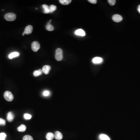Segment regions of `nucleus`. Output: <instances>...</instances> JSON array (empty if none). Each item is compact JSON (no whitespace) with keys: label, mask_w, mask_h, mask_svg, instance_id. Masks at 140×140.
Listing matches in <instances>:
<instances>
[{"label":"nucleus","mask_w":140,"mask_h":140,"mask_svg":"<svg viewBox=\"0 0 140 140\" xmlns=\"http://www.w3.org/2000/svg\"><path fill=\"white\" fill-rule=\"evenodd\" d=\"M4 96V99L7 101H8V102H11V101H12V100H13V95H12V92H9L8 91L5 92Z\"/></svg>","instance_id":"obj_3"},{"label":"nucleus","mask_w":140,"mask_h":140,"mask_svg":"<svg viewBox=\"0 0 140 140\" xmlns=\"http://www.w3.org/2000/svg\"><path fill=\"white\" fill-rule=\"evenodd\" d=\"M24 118L26 120H29L32 118V115L29 114H25L24 115Z\"/></svg>","instance_id":"obj_22"},{"label":"nucleus","mask_w":140,"mask_h":140,"mask_svg":"<svg viewBox=\"0 0 140 140\" xmlns=\"http://www.w3.org/2000/svg\"><path fill=\"white\" fill-rule=\"evenodd\" d=\"M22 35H23V36H24V35H25V34H24V33H23V34H22Z\"/></svg>","instance_id":"obj_29"},{"label":"nucleus","mask_w":140,"mask_h":140,"mask_svg":"<svg viewBox=\"0 0 140 140\" xmlns=\"http://www.w3.org/2000/svg\"><path fill=\"white\" fill-rule=\"evenodd\" d=\"M49 7H50V13H52L57 9V6L53 5H51Z\"/></svg>","instance_id":"obj_20"},{"label":"nucleus","mask_w":140,"mask_h":140,"mask_svg":"<svg viewBox=\"0 0 140 140\" xmlns=\"http://www.w3.org/2000/svg\"><path fill=\"white\" fill-rule=\"evenodd\" d=\"M42 95L44 97H48L50 95V92L49 91L46 90L43 92Z\"/></svg>","instance_id":"obj_21"},{"label":"nucleus","mask_w":140,"mask_h":140,"mask_svg":"<svg viewBox=\"0 0 140 140\" xmlns=\"http://www.w3.org/2000/svg\"><path fill=\"white\" fill-rule=\"evenodd\" d=\"M14 117H15L14 115L12 112H9L7 114V121L8 122H12V121L13 120Z\"/></svg>","instance_id":"obj_11"},{"label":"nucleus","mask_w":140,"mask_h":140,"mask_svg":"<svg viewBox=\"0 0 140 140\" xmlns=\"http://www.w3.org/2000/svg\"><path fill=\"white\" fill-rule=\"evenodd\" d=\"M108 2L111 6H113L115 4L116 0H108Z\"/></svg>","instance_id":"obj_25"},{"label":"nucleus","mask_w":140,"mask_h":140,"mask_svg":"<svg viewBox=\"0 0 140 140\" xmlns=\"http://www.w3.org/2000/svg\"><path fill=\"white\" fill-rule=\"evenodd\" d=\"M6 121L4 119H3L1 118H0V125H6Z\"/></svg>","instance_id":"obj_26"},{"label":"nucleus","mask_w":140,"mask_h":140,"mask_svg":"<svg viewBox=\"0 0 140 140\" xmlns=\"http://www.w3.org/2000/svg\"><path fill=\"white\" fill-rule=\"evenodd\" d=\"M42 6L44 9V13L48 14L50 13V7L44 4Z\"/></svg>","instance_id":"obj_13"},{"label":"nucleus","mask_w":140,"mask_h":140,"mask_svg":"<svg viewBox=\"0 0 140 140\" xmlns=\"http://www.w3.org/2000/svg\"><path fill=\"white\" fill-rule=\"evenodd\" d=\"M23 140H33L32 137L29 135H25L23 139Z\"/></svg>","instance_id":"obj_23"},{"label":"nucleus","mask_w":140,"mask_h":140,"mask_svg":"<svg viewBox=\"0 0 140 140\" xmlns=\"http://www.w3.org/2000/svg\"><path fill=\"white\" fill-rule=\"evenodd\" d=\"M42 70L39 69L38 70H35V71H34V72L33 73V75L35 77H37V76L41 75L42 74Z\"/></svg>","instance_id":"obj_18"},{"label":"nucleus","mask_w":140,"mask_h":140,"mask_svg":"<svg viewBox=\"0 0 140 140\" xmlns=\"http://www.w3.org/2000/svg\"><path fill=\"white\" fill-rule=\"evenodd\" d=\"M40 44L37 41H34L32 42L31 48L33 52H37L40 48Z\"/></svg>","instance_id":"obj_4"},{"label":"nucleus","mask_w":140,"mask_h":140,"mask_svg":"<svg viewBox=\"0 0 140 140\" xmlns=\"http://www.w3.org/2000/svg\"><path fill=\"white\" fill-rule=\"evenodd\" d=\"M54 137V135L51 132L47 133L46 135V138L47 140H52Z\"/></svg>","instance_id":"obj_16"},{"label":"nucleus","mask_w":140,"mask_h":140,"mask_svg":"<svg viewBox=\"0 0 140 140\" xmlns=\"http://www.w3.org/2000/svg\"><path fill=\"white\" fill-rule=\"evenodd\" d=\"M26 128H27V127H26V126L25 125H21L20 127H19L18 128V130L19 132H25L26 130Z\"/></svg>","instance_id":"obj_17"},{"label":"nucleus","mask_w":140,"mask_h":140,"mask_svg":"<svg viewBox=\"0 0 140 140\" xmlns=\"http://www.w3.org/2000/svg\"><path fill=\"white\" fill-rule=\"evenodd\" d=\"M99 139L100 140H111L109 137L104 134H100L99 135Z\"/></svg>","instance_id":"obj_12"},{"label":"nucleus","mask_w":140,"mask_h":140,"mask_svg":"<svg viewBox=\"0 0 140 140\" xmlns=\"http://www.w3.org/2000/svg\"><path fill=\"white\" fill-rule=\"evenodd\" d=\"M137 10H138V12H139V13L140 14V5H139L138 6Z\"/></svg>","instance_id":"obj_28"},{"label":"nucleus","mask_w":140,"mask_h":140,"mask_svg":"<svg viewBox=\"0 0 140 140\" xmlns=\"http://www.w3.org/2000/svg\"><path fill=\"white\" fill-rule=\"evenodd\" d=\"M46 29L48 31H52L54 29L53 27L50 24H48L46 26Z\"/></svg>","instance_id":"obj_19"},{"label":"nucleus","mask_w":140,"mask_h":140,"mask_svg":"<svg viewBox=\"0 0 140 140\" xmlns=\"http://www.w3.org/2000/svg\"><path fill=\"white\" fill-rule=\"evenodd\" d=\"M92 62L93 64H101L103 62V59L100 57H95L93 58Z\"/></svg>","instance_id":"obj_5"},{"label":"nucleus","mask_w":140,"mask_h":140,"mask_svg":"<svg viewBox=\"0 0 140 140\" xmlns=\"http://www.w3.org/2000/svg\"><path fill=\"white\" fill-rule=\"evenodd\" d=\"M20 55V54L17 52H12L9 54V58L10 59H12L13 58L16 57H18Z\"/></svg>","instance_id":"obj_15"},{"label":"nucleus","mask_w":140,"mask_h":140,"mask_svg":"<svg viewBox=\"0 0 140 140\" xmlns=\"http://www.w3.org/2000/svg\"><path fill=\"white\" fill-rule=\"evenodd\" d=\"M60 3L63 5H68L72 2L71 0H60Z\"/></svg>","instance_id":"obj_14"},{"label":"nucleus","mask_w":140,"mask_h":140,"mask_svg":"<svg viewBox=\"0 0 140 140\" xmlns=\"http://www.w3.org/2000/svg\"><path fill=\"white\" fill-rule=\"evenodd\" d=\"M6 137V135L4 133L0 134V140H5Z\"/></svg>","instance_id":"obj_24"},{"label":"nucleus","mask_w":140,"mask_h":140,"mask_svg":"<svg viewBox=\"0 0 140 140\" xmlns=\"http://www.w3.org/2000/svg\"><path fill=\"white\" fill-rule=\"evenodd\" d=\"M55 57L57 61H60L62 60L63 58V51L61 49L58 48L56 50Z\"/></svg>","instance_id":"obj_1"},{"label":"nucleus","mask_w":140,"mask_h":140,"mask_svg":"<svg viewBox=\"0 0 140 140\" xmlns=\"http://www.w3.org/2000/svg\"><path fill=\"white\" fill-rule=\"evenodd\" d=\"M51 69V68L50 66H49V65H45L42 68V72H43L45 74H48Z\"/></svg>","instance_id":"obj_10"},{"label":"nucleus","mask_w":140,"mask_h":140,"mask_svg":"<svg viewBox=\"0 0 140 140\" xmlns=\"http://www.w3.org/2000/svg\"><path fill=\"white\" fill-rule=\"evenodd\" d=\"M75 34L77 35L80 36H85L86 35L85 32L82 29H79L76 30L75 32Z\"/></svg>","instance_id":"obj_8"},{"label":"nucleus","mask_w":140,"mask_h":140,"mask_svg":"<svg viewBox=\"0 0 140 140\" xmlns=\"http://www.w3.org/2000/svg\"><path fill=\"white\" fill-rule=\"evenodd\" d=\"M54 137L57 140H61L63 138V135L61 132L58 131H57L55 133Z\"/></svg>","instance_id":"obj_9"},{"label":"nucleus","mask_w":140,"mask_h":140,"mask_svg":"<svg viewBox=\"0 0 140 140\" xmlns=\"http://www.w3.org/2000/svg\"><path fill=\"white\" fill-rule=\"evenodd\" d=\"M89 2L93 4H96L97 3V0H88Z\"/></svg>","instance_id":"obj_27"},{"label":"nucleus","mask_w":140,"mask_h":140,"mask_svg":"<svg viewBox=\"0 0 140 140\" xmlns=\"http://www.w3.org/2000/svg\"><path fill=\"white\" fill-rule=\"evenodd\" d=\"M112 19L114 22L117 23H119L122 21V17L120 15H115L113 16Z\"/></svg>","instance_id":"obj_7"},{"label":"nucleus","mask_w":140,"mask_h":140,"mask_svg":"<svg viewBox=\"0 0 140 140\" xmlns=\"http://www.w3.org/2000/svg\"><path fill=\"white\" fill-rule=\"evenodd\" d=\"M33 31V27L30 25H29L25 28L23 33L26 35H29L32 33Z\"/></svg>","instance_id":"obj_6"},{"label":"nucleus","mask_w":140,"mask_h":140,"mask_svg":"<svg viewBox=\"0 0 140 140\" xmlns=\"http://www.w3.org/2000/svg\"><path fill=\"white\" fill-rule=\"evenodd\" d=\"M4 18L7 21H14L16 19V15L13 13H8L5 15Z\"/></svg>","instance_id":"obj_2"}]
</instances>
